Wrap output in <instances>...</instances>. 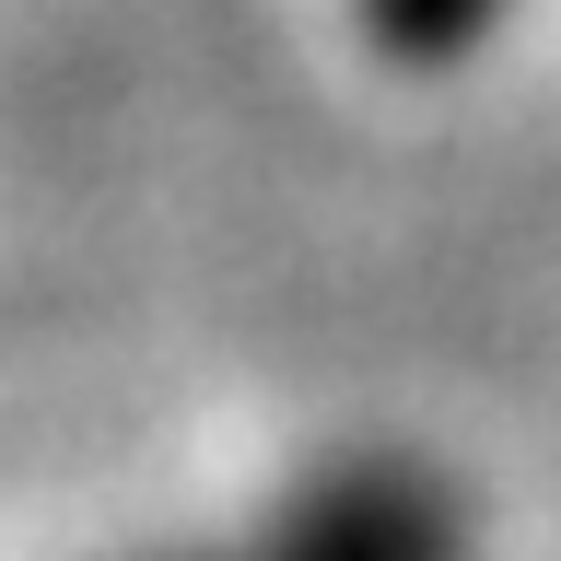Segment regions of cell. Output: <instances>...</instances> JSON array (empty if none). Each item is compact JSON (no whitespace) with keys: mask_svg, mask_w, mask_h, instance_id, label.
Listing matches in <instances>:
<instances>
[{"mask_svg":"<svg viewBox=\"0 0 561 561\" xmlns=\"http://www.w3.org/2000/svg\"><path fill=\"white\" fill-rule=\"evenodd\" d=\"M363 24H375L398 59H445V47H468V35L491 24V0H363Z\"/></svg>","mask_w":561,"mask_h":561,"instance_id":"cell-2","label":"cell"},{"mask_svg":"<svg viewBox=\"0 0 561 561\" xmlns=\"http://www.w3.org/2000/svg\"><path fill=\"white\" fill-rule=\"evenodd\" d=\"M222 561H456V526L433 491L410 480H363V491H328L316 515L270 526V538H245Z\"/></svg>","mask_w":561,"mask_h":561,"instance_id":"cell-1","label":"cell"}]
</instances>
